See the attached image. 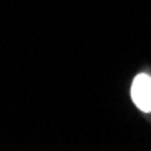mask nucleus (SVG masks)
I'll return each mask as SVG.
<instances>
[{
    "label": "nucleus",
    "mask_w": 151,
    "mask_h": 151,
    "mask_svg": "<svg viewBox=\"0 0 151 151\" xmlns=\"http://www.w3.org/2000/svg\"><path fill=\"white\" fill-rule=\"evenodd\" d=\"M131 99L135 106L144 113H151V77L140 73L131 84Z\"/></svg>",
    "instance_id": "obj_1"
}]
</instances>
